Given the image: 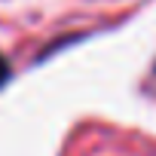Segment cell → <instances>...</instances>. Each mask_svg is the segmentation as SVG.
Masks as SVG:
<instances>
[{
    "label": "cell",
    "instance_id": "cell-1",
    "mask_svg": "<svg viewBox=\"0 0 156 156\" xmlns=\"http://www.w3.org/2000/svg\"><path fill=\"white\" fill-rule=\"evenodd\" d=\"M6 80H9V64H6V58H3V55H0V86H3Z\"/></svg>",
    "mask_w": 156,
    "mask_h": 156
}]
</instances>
